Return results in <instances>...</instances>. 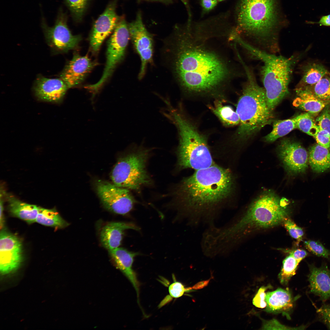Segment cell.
<instances>
[{
    "instance_id": "cell-41",
    "label": "cell",
    "mask_w": 330,
    "mask_h": 330,
    "mask_svg": "<svg viewBox=\"0 0 330 330\" xmlns=\"http://www.w3.org/2000/svg\"><path fill=\"white\" fill-rule=\"evenodd\" d=\"M217 0H201V4L204 12L212 9L217 5Z\"/></svg>"
},
{
    "instance_id": "cell-31",
    "label": "cell",
    "mask_w": 330,
    "mask_h": 330,
    "mask_svg": "<svg viewBox=\"0 0 330 330\" xmlns=\"http://www.w3.org/2000/svg\"><path fill=\"white\" fill-rule=\"evenodd\" d=\"M299 263L292 256L289 254L283 261L281 270L278 275L280 283L283 285H286L291 277L296 273Z\"/></svg>"
},
{
    "instance_id": "cell-42",
    "label": "cell",
    "mask_w": 330,
    "mask_h": 330,
    "mask_svg": "<svg viewBox=\"0 0 330 330\" xmlns=\"http://www.w3.org/2000/svg\"><path fill=\"white\" fill-rule=\"evenodd\" d=\"M306 22L309 24H318L321 26L330 27V14L322 16L317 22L306 21Z\"/></svg>"
},
{
    "instance_id": "cell-7",
    "label": "cell",
    "mask_w": 330,
    "mask_h": 330,
    "mask_svg": "<svg viewBox=\"0 0 330 330\" xmlns=\"http://www.w3.org/2000/svg\"><path fill=\"white\" fill-rule=\"evenodd\" d=\"M163 113L176 127L179 134L178 164L182 169L206 168L214 162L206 140L193 125L170 102Z\"/></svg>"
},
{
    "instance_id": "cell-12",
    "label": "cell",
    "mask_w": 330,
    "mask_h": 330,
    "mask_svg": "<svg viewBox=\"0 0 330 330\" xmlns=\"http://www.w3.org/2000/svg\"><path fill=\"white\" fill-rule=\"evenodd\" d=\"M128 27L130 37L141 60L138 75V78L141 79L145 74L148 64L152 61L153 38L143 23L140 12L138 13L135 20L128 24Z\"/></svg>"
},
{
    "instance_id": "cell-37",
    "label": "cell",
    "mask_w": 330,
    "mask_h": 330,
    "mask_svg": "<svg viewBox=\"0 0 330 330\" xmlns=\"http://www.w3.org/2000/svg\"><path fill=\"white\" fill-rule=\"evenodd\" d=\"M270 286H262L259 289L252 301L253 304L255 306L261 308L266 307L267 304L265 300L266 293L265 292Z\"/></svg>"
},
{
    "instance_id": "cell-34",
    "label": "cell",
    "mask_w": 330,
    "mask_h": 330,
    "mask_svg": "<svg viewBox=\"0 0 330 330\" xmlns=\"http://www.w3.org/2000/svg\"><path fill=\"white\" fill-rule=\"evenodd\" d=\"M283 223L290 236L296 240V245L298 246L302 240L304 234L302 229L298 226L288 217L286 218Z\"/></svg>"
},
{
    "instance_id": "cell-11",
    "label": "cell",
    "mask_w": 330,
    "mask_h": 330,
    "mask_svg": "<svg viewBox=\"0 0 330 330\" xmlns=\"http://www.w3.org/2000/svg\"><path fill=\"white\" fill-rule=\"evenodd\" d=\"M96 189L103 206L108 210L125 215L132 209L135 201L128 189L101 180L96 182Z\"/></svg>"
},
{
    "instance_id": "cell-18",
    "label": "cell",
    "mask_w": 330,
    "mask_h": 330,
    "mask_svg": "<svg viewBox=\"0 0 330 330\" xmlns=\"http://www.w3.org/2000/svg\"><path fill=\"white\" fill-rule=\"evenodd\" d=\"M108 251L116 267L124 274L134 288L139 303V283L136 274L132 268L134 258L139 253L119 247Z\"/></svg>"
},
{
    "instance_id": "cell-35",
    "label": "cell",
    "mask_w": 330,
    "mask_h": 330,
    "mask_svg": "<svg viewBox=\"0 0 330 330\" xmlns=\"http://www.w3.org/2000/svg\"><path fill=\"white\" fill-rule=\"evenodd\" d=\"M320 129L327 132L330 135V104L327 105L316 119Z\"/></svg>"
},
{
    "instance_id": "cell-27",
    "label": "cell",
    "mask_w": 330,
    "mask_h": 330,
    "mask_svg": "<svg viewBox=\"0 0 330 330\" xmlns=\"http://www.w3.org/2000/svg\"><path fill=\"white\" fill-rule=\"evenodd\" d=\"M36 222L45 226L57 228L65 227L68 225L54 209L40 207Z\"/></svg>"
},
{
    "instance_id": "cell-5",
    "label": "cell",
    "mask_w": 330,
    "mask_h": 330,
    "mask_svg": "<svg viewBox=\"0 0 330 330\" xmlns=\"http://www.w3.org/2000/svg\"><path fill=\"white\" fill-rule=\"evenodd\" d=\"M238 42L252 57L263 63L260 70L267 104L272 112L289 93L288 86L295 66L302 57L293 54L289 57L277 55L256 48L242 39Z\"/></svg>"
},
{
    "instance_id": "cell-6",
    "label": "cell",
    "mask_w": 330,
    "mask_h": 330,
    "mask_svg": "<svg viewBox=\"0 0 330 330\" xmlns=\"http://www.w3.org/2000/svg\"><path fill=\"white\" fill-rule=\"evenodd\" d=\"M247 80L237 104L236 112L240 119L237 132L238 139H247L270 124L273 116L268 106L264 88L258 84L252 69L243 61Z\"/></svg>"
},
{
    "instance_id": "cell-45",
    "label": "cell",
    "mask_w": 330,
    "mask_h": 330,
    "mask_svg": "<svg viewBox=\"0 0 330 330\" xmlns=\"http://www.w3.org/2000/svg\"><path fill=\"white\" fill-rule=\"evenodd\" d=\"M151 1H167L170 0H149ZM185 5H187V0H180Z\"/></svg>"
},
{
    "instance_id": "cell-19",
    "label": "cell",
    "mask_w": 330,
    "mask_h": 330,
    "mask_svg": "<svg viewBox=\"0 0 330 330\" xmlns=\"http://www.w3.org/2000/svg\"><path fill=\"white\" fill-rule=\"evenodd\" d=\"M308 276L310 293L325 301L330 299V270L325 264L318 268L309 265Z\"/></svg>"
},
{
    "instance_id": "cell-9",
    "label": "cell",
    "mask_w": 330,
    "mask_h": 330,
    "mask_svg": "<svg viewBox=\"0 0 330 330\" xmlns=\"http://www.w3.org/2000/svg\"><path fill=\"white\" fill-rule=\"evenodd\" d=\"M129 37L128 24L124 19H120L108 42L106 61L103 75L98 82L86 86V88L95 92L106 81L123 58Z\"/></svg>"
},
{
    "instance_id": "cell-3",
    "label": "cell",
    "mask_w": 330,
    "mask_h": 330,
    "mask_svg": "<svg viewBox=\"0 0 330 330\" xmlns=\"http://www.w3.org/2000/svg\"><path fill=\"white\" fill-rule=\"evenodd\" d=\"M288 203L274 191L264 192L239 217L211 230L212 240L220 251L231 253L242 239L252 230L271 227L281 223L289 214Z\"/></svg>"
},
{
    "instance_id": "cell-15",
    "label": "cell",
    "mask_w": 330,
    "mask_h": 330,
    "mask_svg": "<svg viewBox=\"0 0 330 330\" xmlns=\"http://www.w3.org/2000/svg\"><path fill=\"white\" fill-rule=\"evenodd\" d=\"M117 1L109 4L94 24L90 38V48L94 53L98 52L105 39L115 30L120 20L116 12Z\"/></svg>"
},
{
    "instance_id": "cell-40",
    "label": "cell",
    "mask_w": 330,
    "mask_h": 330,
    "mask_svg": "<svg viewBox=\"0 0 330 330\" xmlns=\"http://www.w3.org/2000/svg\"><path fill=\"white\" fill-rule=\"evenodd\" d=\"M286 252L292 255L299 263L308 255L306 250L300 248L287 250Z\"/></svg>"
},
{
    "instance_id": "cell-44",
    "label": "cell",
    "mask_w": 330,
    "mask_h": 330,
    "mask_svg": "<svg viewBox=\"0 0 330 330\" xmlns=\"http://www.w3.org/2000/svg\"><path fill=\"white\" fill-rule=\"evenodd\" d=\"M3 207L2 201L1 199L0 200V222L1 229L3 227L4 224V217L3 215Z\"/></svg>"
},
{
    "instance_id": "cell-28",
    "label": "cell",
    "mask_w": 330,
    "mask_h": 330,
    "mask_svg": "<svg viewBox=\"0 0 330 330\" xmlns=\"http://www.w3.org/2000/svg\"><path fill=\"white\" fill-rule=\"evenodd\" d=\"M209 108L225 126H233L240 123L239 117L232 108L229 106H223L217 102L214 106Z\"/></svg>"
},
{
    "instance_id": "cell-17",
    "label": "cell",
    "mask_w": 330,
    "mask_h": 330,
    "mask_svg": "<svg viewBox=\"0 0 330 330\" xmlns=\"http://www.w3.org/2000/svg\"><path fill=\"white\" fill-rule=\"evenodd\" d=\"M33 89L35 95L39 100L59 103L62 100L68 88L61 78L50 79L39 76L35 82Z\"/></svg>"
},
{
    "instance_id": "cell-14",
    "label": "cell",
    "mask_w": 330,
    "mask_h": 330,
    "mask_svg": "<svg viewBox=\"0 0 330 330\" xmlns=\"http://www.w3.org/2000/svg\"><path fill=\"white\" fill-rule=\"evenodd\" d=\"M277 152L286 171L289 174L302 173L307 169L308 154L299 142L288 138L283 139L279 144Z\"/></svg>"
},
{
    "instance_id": "cell-10",
    "label": "cell",
    "mask_w": 330,
    "mask_h": 330,
    "mask_svg": "<svg viewBox=\"0 0 330 330\" xmlns=\"http://www.w3.org/2000/svg\"><path fill=\"white\" fill-rule=\"evenodd\" d=\"M67 16L62 8L59 9L54 26H49L43 16L41 25L47 42L55 53L66 52L75 48L81 39V36L73 35L67 24Z\"/></svg>"
},
{
    "instance_id": "cell-30",
    "label": "cell",
    "mask_w": 330,
    "mask_h": 330,
    "mask_svg": "<svg viewBox=\"0 0 330 330\" xmlns=\"http://www.w3.org/2000/svg\"><path fill=\"white\" fill-rule=\"evenodd\" d=\"M296 128L307 134L314 137L319 130L313 116L307 112L301 114L295 117Z\"/></svg>"
},
{
    "instance_id": "cell-25",
    "label": "cell",
    "mask_w": 330,
    "mask_h": 330,
    "mask_svg": "<svg viewBox=\"0 0 330 330\" xmlns=\"http://www.w3.org/2000/svg\"><path fill=\"white\" fill-rule=\"evenodd\" d=\"M300 69L302 77L296 87L315 84L328 72L323 65L316 63H307Z\"/></svg>"
},
{
    "instance_id": "cell-8",
    "label": "cell",
    "mask_w": 330,
    "mask_h": 330,
    "mask_svg": "<svg viewBox=\"0 0 330 330\" xmlns=\"http://www.w3.org/2000/svg\"><path fill=\"white\" fill-rule=\"evenodd\" d=\"M148 151L139 149L120 158L114 167L111 179L119 187L136 191L151 183L146 168Z\"/></svg>"
},
{
    "instance_id": "cell-29",
    "label": "cell",
    "mask_w": 330,
    "mask_h": 330,
    "mask_svg": "<svg viewBox=\"0 0 330 330\" xmlns=\"http://www.w3.org/2000/svg\"><path fill=\"white\" fill-rule=\"evenodd\" d=\"M296 128L295 117L276 121L273 123L272 131L264 137V139L267 142H273Z\"/></svg>"
},
{
    "instance_id": "cell-4",
    "label": "cell",
    "mask_w": 330,
    "mask_h": 330,
    "mask_svg": "<svg viewBox=\"0 0 330 330\" xmlns=\"http://www.w3.org/2000/svg\"><path fill=\"white\" fill-rule=\"evenodd\" d=\"M277 2V0H240L236 29L248 38L249 44L276 54L280 51Z\"/></svg>"
},
{
    "instance_id": "cell-32",
    "label": "cell",
    "mask_w": 330,
    "mask_h": 330,
    "mask_svg": "<svg viewBox=\"0 0 330 330\" xmlns=\"http://www.w3.org/2000/svg\"><path fill=\"white\" fill-rule=\"evenodd\" d=\"M89 0H64V3L75 20L81 21Z\"/></svg>"
},
{
    "instance_id": "cell-36",
    "label": "cell",
    "mask_w": 330,
    "mask_h": 330,
    "mask_svg": "<svg viewBox=\"0 0 330 330\" xmlns=\"http://www.w3.org/2000/svg\"><path fill=\"white\" fill-rule=\"evenodd\" d=\"M191 290V287L186 288L181 283L176 281L172 283L169 287L170 295L175 298L182 296L185 292Z\"/></svg>"
},
{
    "instance_id": "cell-39",
    "label": "cell",
    "mask_w": 330,
    "mask_h": 330,
    "mask_svg": "<svg viewBox=\"0 0 330 330\" xmlns=\"http://www.w3.org/2000/svg\"><path fill=\"white\" fill-rule=\"evenodd\" d=\"M317 312L321 320L330 329V304L323 305Z\"/></svg>"
},
{
    "instance_id": "cell-1",
    "label": "cell",
    "mask_w": 330,
    "mask_h": 330,
    "mask_svg": "<svg viewBox=\"0 0 330 330\" xmlns=\"http://www.w3.org/2000/svg\"><path fill=\"white\" fill-rule=\"evenodd\" d=\"M191 34L175 29L165 41L167 61L174 77L185 90H213L229 78V69L220 56Z\"/></svg>"
},
{
    "instance_id": "cell-26",
    "label": "cell",
    "mask_w": 330,
    "mask_h": 330,
    "mask_svg": "<svg viewBox=\"0 0 330 330\" xmlns=\"http://www.w3.org/2000/svg\"><path fill=\"white\" fill-rule=\"evenodd\" d=\"M303 92L330 104V73L313 84L296 87Z\"/></svg>"
},
{
    "instance_id": "cell-2",
    "label": "cell",
    "mask_w": 330,
    "mask_h": 330,
    "mask_svg": "<svg viewBox=\"0 0 330 330\" xmlns=\"http://www.w3.org/2000/svg\"><path fill=\"white\" fill-rule=\"evenodd\" d=\"M233 180L227 169L215 165L196 170L178 190V217L193 226L214 225L232 192Z\"/></svg>"
},
{
    "instance_id": "cell-22",
    "label": "cell",
    "mask_w": 330,
    "mask_h": 330,
    "mask_svg": "<svg viewBox=\"0 0 330 330\" xmlns=\"http://www.w3.org/2000/svg\"><path fill=\"white\" fill-rule=\"evenodd\" d=\"M6 196L9 210L12 215L29 223L36 222L39 207L23 202L10 194Z\"/></svg>"
},
{
    "instance_id": "cell-21",
    "label": "cell",
    "mask_w": 330,
    "mask_h": 330,
    "mask_svg": "<svg viewBox=\"0 0 330 330\" xmlns=\"http://www.w3.org/2000/svg\"><path fill=\"white\" fill-rule=\"evenodd\" d=\"M265 300L267 304L265 310L270 313H282L288 316L293 307L294 300L290 292L282 288L267 292Z\"/></svg>"
},
{
    "instance_id": "cell-43",
    "label": "cell",
    "mask_w": 330,
    "mask_h": 330,
    "mask_svg": "<svg viewBox=\"0 0 330 330\" xmlns=\"http://www.w3.org/2000/svg\"><path fill=\"white\" fill-rule=\"evenodd\" d=\"M209 281L210 279L199 282L194 285L193 287H191V289H192L195 290L202 289L207 286Z\"/></svg>"
},
{
    "instance_id": "cell-20",
    "label": "cell",
    "mask_w": 330,
    "mask_h": 330,
    "mask_svg": "<svg viewBox=\"0 0 330 330\" xmlns=\"http://www.w3.org/2000/svg\"><path fill=\"white\" fill-rule=\"evenodd\" d=\"M127 229H139L138 226L131 223L114 222L108 223L102 228L100 232L102 244L108 251L119 247L124 231Z\"/></svg>"
},
{
    "instance_id": "cell-38",
    "label": "cell",
    "mask_w": 330,
    "mask_h": 330,
    "mask_svg": "<svg viewBox=\"0 0 330 330\" xmlns=\"http://www.w3.org/2000/svg\"><path fill=\"white\" fill-rule=\"evenodd\" d=\"M317 144L330 151V135L326 131L319 127V130L314 137Z\"/></svg>"
},
{
    "instance_id": "cell-46",
    "label": "cell",
    "mask_w": 330,
    "mask_h": 330,
    "mask_svg": "<svg viewBox=\"0 0 330 330\" xmlns=\"http://www.w3.org/2000/svg\"><path fill=\"white\" fill-rule=\"evenodd\" d=\"M224 0H218V1L219 2H221V1H223Z\"/></svg>"
},
{
    "instance_id": "cell-16",
    "label": "cell",
    "mask_w": 330,
    "mask_h": 330,
    "mask_svg": "<svg viewBox=\"0 0 330 330\" xmlns=\"http://www.w3.org/2000/svg\"><path fill=\"white\" fill-rule=\"evenodd\" d=\"M97 64L87 56L75 54L61 72L60 78L68 88L75 86L84 80Z\"/></svg>"
},
{
    "instance_id": "cell-13",
    "label": "cell",
    "mask_w": 330,
    "mask_h": 330,
    "mask_svg": "<svg viewBox=\"0 0 330 330\" xmlns=\"http://www.w3.org/2000/svg\"><path fill=\"white\" fill-rule=\"evenodd\" d=\"M23 259L22 243L16 236L4 229L0 234V271L5 275L20 267Z\"/></svg>"
},
{
    "instance_id": "cell-23",
    "label": "cell",
    "mask_w": 330,
    "mask_h": 330,
    "mask_svg": "<svg viewBox=\"0 0 330 330\" xmlns=\"http://www.w3.org/2000/svg\"><path fill=\"white\" fill-rule=\"evenodd\" d=\"M308 156L309 163L314 172L321 173L330 169V152L327 148L315 144L310 148Z\"/></svg>"
},
{
    "instance_id": "cell-24",
    "label": "cell",
    "mask_w": 330,
    "mask_h": 330,
    "mask_svg": "<svg viewBox=\"0 0 330 330\" xmlns=\"http://www.w3.org/2000/svg\"><path fill=\"white\" fill-rule=\"evenodd\" d=\"M297 97L293 102V105L306 112L312 116H315L322 111L328 105L330 104L306 94L296 89Z\"/></svg>"
},
{
    "instance_id": "cell-33",
    "label": "cell",
    "mask_w": 330,
    "mask_h": 330,
    "mask_svg": "<svg viewBox=\"0 0 330 330\" xmlns=\"http://www.w3.org/2000/svg\"><path fill=\"white\" fill-rule=\"evenodd\" d=\"M304 244L309 251L317 256L326 258L330 256V251L318 241L309 240L305 241Z\"/></svg>"
}]
</instances>
